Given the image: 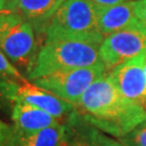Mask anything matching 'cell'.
I'll return each mask as SVG.
<instances>
[{
    "instance_id": "obj_2",
    "label": "cell",
    "mask_w": 146,
    "mask_h": 146,
    "mask_svg": "<svg viewBox=\"0 0 146 146\" xmlns=\"http://www.w3.org/2000/svg\"><path fill=\"white\" fill-rule=\"evenodd\" d=\"M100 46L79 40L44 41L27 68L26 79L33 81L56 72L101 64Z\"/></svg>"
},
{
    "instance_id": "obj_18",
    "label": "cell",
    "mask_w": 146,
    "mask_h": 146,
    "mask_svg": "<svg viewBox=\"0 0 146 146\" xmlns=\"http://www.w3.org/2000/svg\"><path fill=\"white\" fill-rule=\"evenodd\" d=\"M92 1L100 5H114L121 2H125V1H130V0H92Z\"/></svg>"
},
{
    "instance_id": "obj_9",
    "label": "cell",
    "mask_w": 146,
    "mask_h": 146,
    "mask_svg": "<svg viewBox=\"0 0 146 146\" xmlns=\"http://www.w3.org/2000/svg\"><path fill=\"white\" fill-rule=\"evenodd\" d=\"M65 0H8L5 11L14 12L31 23L34 29L41 33Z\"/></svg>"
},
{
    "instance_id": "obj_12",
    "label": "cell",
    "mask_w": 146,
    "mask_h": 146,
    "mask_svg": "<svg viewBox=\"0 0 146 146\" xmlns=\"http://www.w3.org/2000/svg\"><path fill=\"white\" fill-rule=\"evenodd\" d=\"M11 118L13 127L23 132H37L61 123L58 118L47 111L22 103L13 104Z\"/></svg>"
},
{
    "instance_id": "obj_6",
    "label": "cell",
    "mask_w": 146,
    "mask_h": 146,
    "mask_svg": "<svg viewBox=\"0 0 146 146\" xmlns=\"http://www.w3.org/2000/svg\"><path fill=\"white\" fill-rule=\"evenodd\" d=\"M103 63L91 67L74 68L50 74L33 80L38 88L76 106L82 94L102 76L106 75Z\"/></svg>"
},
{
    "instance_id": "obj_8",
    "label": "cell",
    "mask_w": 146,
    "mask_h": 146,
    "mask_svg": "<svg viewBox=\"0 0 146 146\" xmlns=\"http://www.w3.org/2000/svg\"><path fill=\"white\" fill-rule=\"evenodd\" d=\"M145 61L146 54H142L118 65L108 74L110 79L125 99L142 104L146 101Z\"/></svg>"
},
{
    "instance_id": "obj_22",
    "label": "cell",
    "mask_w": 146,
    "mask_h": 146,
    "mask_svg": "<svg viewBox=\"0 0 146 146\" xmlns=\"http://www.w3.org/2000/svg\"><path fill=\"white\" fill-rule=\"evenodd\" d=\"M143 105H144V107H145V110H146V101L144 102V103H143Z\"/></svg>"
},
{
    "instance_id": "obj_15",
    "label": "cell",
    "mask_w": 146,
    "mask_h": 146,
    "mask_svg": "<svg viewBox=\"0 0 146 146\" xmlns=\"http://www.w3.org/2000/svg\"><path fill=\"white\" fill-rule=\"evenodd\" d=\"M125 141L131 146H146V121L125 136Z\"/></svg>"
},
{
    "instance_id": "obj_23",
    "label": "cell",
    "mask_w": 146,
    "mask_h": 146,
    "mask_svg": "<svg viewBox=\"0 0 146 146\" xmlns=\"http://www.w3.org/2000/svg\"><path fill=\"white\" fill-rule=\"evenodd\" d=\"M7 2H8V1H7Z\"/></svg>"
},
{
    "instance_id": "obj_19",
    "label": "cell",
    "mask_w": 146,
    "mask_h": 146,
    "mask_svg": "<svg viewBox=\"0 0 146 146\" xmlns=\"http://www.w3.org/2000/svg\"><path fill=\"white\" fill-rule=\"evenodd\" d=\"M9 125H5L2 121H0V146L3 145V141H5V134H7V131H8Z\"/></svg>"
},
{
    "instance_id": "obj_13",
    "label": "cell",
    "mask_w": 146,
    "mask_h": 146,
    "mask_svg": "<svg viewBox=\"0 0 146 146\" xmlns=\"http://www.w3.org/2000/svg\"><path fill=\"white\" fill-rule=\"evenodd\" d=\"M63 146H96L91 135V125L80 122L76 113L67 119L66 139Z\"/></svg>"
},
{
    "instance_id": "obj_20",
    "label": "cell",
    "mask_w": 146,
    "mask_h": 146,
    "mask_svg": "<svg viewBox=\"0 0 146 146\" xmlns=\"http://www.w3.org/2000/svg\"><path fill=\"white\" fill-rule=\"evenodd\" d=\"M7 1L8 0H0V12L5 10V7L7 5Z\"/></svg>"
},
{
    "instance_id": "obj_5",
    "label": "cell",
    "mask_w": 146,
    "mask_h": 146,
    "mask_svg": "<svg viewBox=\"0 0 146 146\" xmlns=\"http://www.w3.org/2000/svg\"><path fill=\"white\" fill-rule=\"evenodd\" d=\"M0 95L12 104L31 105L47 111L58 119L70 117L76 110L75 105L72 103L38 88L34 84L5 76H0Z\"/></svg>"
},
{
    "instance_id": "obj_7",
    "label": "cell",
    "mask_w": 146,
    "mask_h": 146,
    "mask_svg": "<svg viewBox=\"0 0 146 146\" xmlns=\"http://www.w3.org/2000/svg\"><path fill=\"white\" fill-rule=\"evenodd\" d=\"M99 53L106 72H111L120 64L146 54V25L136 19L130 26L105 37Z\"/></svg>"
},
{
    "instance_id": "obj_3",
    "label": "cell",
    "mask_w": 146,
    "mask_h": 146,
    "mask_svg": "<svg viewBox=\"0 0 146 146\" xmlns=\"http://www.w3.org/2000/svg\"><path fill=\"white\" fill-rule=\"evenodd\" d=\"M98 5L92 0H65L44 31L46 41L79 40L101 44Z\"/></svg>"
},
{
    "instance_id": "obj_17",
    "label": "cell",
    "mask_w": 146,
    "mask_h": 146,
    "mask_svg": "<svg viewBox=\"0 0 146 146\" xmlns=\"http://www.w3.org/2000/svg\"><path fill=\"white\" fill-rule=\"evenodd\" d=\"M135 16L146 25V0H135Z\"/></svg>"
},
{
    "instance_id": "obj_21",
    "label": "cell",
    "mask_w": 146,
    "mask_h": 146,
    "mask_svg": "<svg viewBox=\"0 0 146 146\" xmlns=\"http://www.w3.org/2000/svg\"><path fill=\"white\" fill-rule=\"evenodd\" d=\"M144 73H145V77H146V61L144 63Z\"/></svg>"
},
{
    "instance_id": "obj_14",
    "label": "cell",
    "mask_w": 146,
    "mask_h": 146,
    "mask_svg": "<svg viewBox=\"0 0 146 146\" xmlns=\"http://www.w3.org/2000/svg\"><path fill=\"white\" fill-rule=\"evenodd\" d=\"M0 76L11 77V78L20 79V80H27L20 70L10 62V60L5 56L3 52L0 50Z\"/></svg>"
},
{
    "instance_id": "obj_1",
    "label": "cell",
    "mask_w": 146,
    "mask_h": 146,
    "mask_svg": "<svg viewBox=\"0 0 146 146\" xmlns=\"http://www.w3.org/2000/svg\"><path fill=\"white\" fill-rule=\"evenodd\" d=\"M75 107L86 122L115 137H125L146 121L144 105L125 99L108 75L91 84Z\"/></svg>"
},
{
    "instance_id": "obj_10",
    "label": "cell",
    "mask_w": 146,
    "mask_h": 146,
    "mask_svg": "<svg viewBox=\"0 0 146 146\" xmlns=\"http://www.w3.org/2000/svg\"><path fill=\"white\" fill-rule=\"evenodd\" d=\"M66 139V125L49 127L37 132H23L13 125L8 128L2 146H63Z\"/></svg>"
},
{
    "instance_id": "obj_11",
    "label": "cell",
    "mask_w": 146,
    "mask_h": 146,
    "mask_svg": "<svg viewBox=\"0 0 146 146\" xmlns=\"http://www.w3.org/2000/svg\"><path fill=\"white\" fill-rule=\"evenodd\" d=\"M135 0H130L114 5H98V27L105 37L130 26L136 21Z\"/></svg>"
},
{
    "instance_id": "obj_4",
    "label": "cell",
    "mask_w": 146,
    "mask_h": 146,
    "mask_svg": "<svg viewBox=\"0 0 146 146\" xmlns=\"http://www.w3.org/2000/svg\"><path fill=\"white\" fill-rule=\"evenodd\" d=\"M0 50L12 64L29 66L36 54V37L33 25L17 13L1 11Z\"/></svg>"
},
{
    "instance_id": "obj_16",
    "label": "cell",
    "mask_w": 146,
    "mask_h": 146,
    "mask_svg": "<svg viewBox=\"0 0 146 146\" xmlns=\"http://www.w3.org/2000/svg\"><path fill=\"white\" fill-rule=\"evenodd\" d=\"M91 135L96 146H123L121 143L104 134L103 132L91 125Z\"/></svg>"
}]
</instances>
